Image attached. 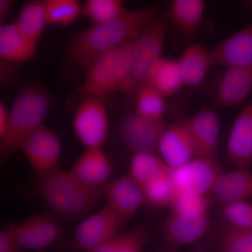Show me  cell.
Wrapping results in <instances>:
<instances>
[{
  "instance_id": "cell-34",
  "label": "cell",
  "mask_w": 252,
  "mask_h": 252,
  "mask_svg": "<svg viewBox=\"0 0 252 252\" xmlns=\"http://www.w3.org/2000/svg\"><path fill=\"white\" fill-rule=\"evenodd\" d=\"M147 233L142 228H137L116 238L114 252H142L147 239Z\"/></svg>"
},
{
  "instance_id": "cell-38",
  "label": "cell",
  "mask_w": 252,
  "mask_h": 252,
  "mask_svg": "<svg viewBox=\"0 0 252 252\" xmlns=\"http://www.w3.org/2000/svg\"><path fill=\"white\" fill-rule=\"evenodd\" d=\"M117 236L115 238L112 239V240H109V241L107 242V243L102 244L100 246L97 247L95 249H94V250L89 252H115V248H116V238H117Z\"/></svg>"
},
{
  "instance_id": "cell-9",
  "label": "cell",
  "mask_w": 252,
  "mask_h": 252,
  "mask_svg": "<svg viewBox=\"0 0 252 252\" xmlns=\"http://www.w3.org/2000/svg\"><path fill=\"white\" fill-rule=\"evenodd\" d=\"M36 175H43L59 168L62 144L59 135L42 126L28 136L20 150Z\"/></svg>"
},
{
  "instance_id": "cell-27",
  "label": "cell",
  "mask_w": 252,
  "mask_h": 252,
  "mask_svg": "<svg viewBox=\"0 0 252 252\" xmlns=\"http://www.w3.org/2000/svg\"><path fill=\"white\" fill-rule=\"evenodd\" d=\"M135 111L142 117L154 121H163L167 111L166 97L150 84L142 86L136 91Z\"/></svg>"
},
{
  "instance_id": "cell-40",
  "label": "cell",
  "mask_w": 252,
  "mask_h": 252,
  "mask_svg": "<svg viewBox=\"0 0 252 252\" xmlns=\"http://www.w3.org/2000/svg\"><path fill=\"white\" fill-rule=\"evenodd\" d=\"M193 252H205L204 250H201V249H196V250H194Z\"/></svg>"
},
{
  "instance_id": "cell-10",
  "label": "cell",
  "mask_w": 252,
  "mask_h": 252,
  "mask_svg": "<svg viewBox=\"0 0 252 252\" xmlns=\"http://www.w3.org/2000/svg\"><path fill=\"white\" fill-rule=\"evenodd\" d=\"M166 126L164 120H152L134 111L123 119L119 135L123 143L132 154L156 152Z\"/></svg>"
},
{
  "instance_id": "cell-23",
  "label": "cell",
  "mask_w": 252,
  "mask_h": 252,
  "mask_svg": "<svg viewBox=\"0 0 252 252\" xmlns=\"http://www.w3.org/2000/svg\"><path fill=\"white\" fill-rule=\"evenodd\" d=\"M177 62L185 86L192 88L201 86L214 67L210 49L198 43L187 46Z\"/></svg>"
},
{
  "instance_id": "cell-13",
  "label": "cell",
  "mask_w": 252,
  "mask_h": 252,
  "mask_svg": "<svg viewBox=\"0 0 252 252\" xmlns=\"http://www.w3.org/2000/svg\"><path fill=\"white\" fill-rule=\"evenodd\" d=\"M157 151L170 168L180 167L195 157V144L187 120L167 125L160 136Z\"/></svg>"
},
{
  "instance_id": "cell-41",
  "label": "cell",
  "mask_w": 252,
  "mask_h": 252,
  "mask_svg": "<svg viewBox=\"0 0 252 252\" xmlns=\"http://www.w3.org/2000/svg\"><path fill=\"white\" fill-rule=\"evenodd\" d=\"M40 1H48V0H40Z\"/></svg>"
},
{
  "instance_id": "cell-18",
  "label": "cell",
  "mask_w": 252,
  "mask_h": 252,
  "mask_svg": "<svg viewBox=\"0 0 252 252\" xmlns=\"http://www.w3.org/2000/svg\"><path fill=\"white\" fill-rule=\"evenodd\" d=\"M187 120L195 144V157L215 158L220 147V131L217 111L203 107Z\"/></svg>"
},
{
  "instance_id": "cell-19",
  "label": "cell",
  "mask_w": 252,
  "mask_h": 252,
  "mask_svg": "<svg viewBox=\"0 0 252 252\" xmlns=\"http://www.w3.org/2000/svg\"><path fill=\"white\" fill-rule=\"evenodd\" d=\"M69 171L87 187L104 189L112 175V162L102 147L86 149Z\"/></svg>"
},
{
  "instance_id": "cell-22",
  "label": "cell",
  "mask_w": 252,
  "mask_h": 252,
  "mask_svg": "<svg viewBox=\"0 0 252 252\" xmlns=\"http://www.w3.org/2000/svg\"><path fill=\"white\" fill-rule=\"evenodd\" d=\"M37 41L28 37L15 23H3L0 26V58L7 64L27 62L35 56Z\"/></svg>"
},
{
  "instance_id": "cell-2",
  "label": "cell",
  "mask_w": 252,
  "mask_h": 252,
  "mask_svg": "<svg viewBox=\"0 0 252 252\" xmlns=\"http://www.w3.org/2000/svg\"><path fill=\"white\" fill-rule=\"evenodd\" d=\"M36 196L51 214L61 219H74L91 211L100 201L104 189H93L77 180L70 171H54L37 176Z\"/></svg>"
},
{
  "instance_id": "cell-15",
  "label": "cell",
  "mask_w": 252,
  "mask_h": 252,
  "mask_svg": "<svg viewBox=\"0 0 252 252\" xmlns=\"http://www.w3.org/2000/svg\"><path fill=\"white\" fill-rule=\"evenodd\" d=\"M107 205L122 225L130 220L145 203L144 192L130 175L122 176L104 187Z\"/></svg>"
},
{
  "instance_id": "cell-42",
  "label": "cell",
  "mask_w": 252,
  "mask_h": 252,
  "mask_svg": "<svg viewBox=\"0 0 252 252\" xmlns=\"http://www.w3.org/2000/svg\"></svg>"
},
{
  "instance_id": "cell-1",
  "label": "cell",
  "mask_w": 252,
  "mask_h": 252,
  "mask_svg": "<svg viewBox=\"0 0 252 252\" xmlns=\"http://www.w3.org/2000/svg\"><path fill=\"white\" fill-rule=\"evenodd\" d=\"M162 4L143 9H126L119 17L94 24L73 36L66 58L73 65L87 67L96 58L133 40L157 17Z\"/></svg>"
},
{
  "instance_id": "cell-12",
  "label": "cell",
  "mask_w": 252,
  "mask_h": 252,
  "mask_svg": "<svg viewBox=\"0 0 252 252\" xmlns=\"http://www.w3.org/2000/svg\"><path fill=\"white\" fill-rule=\"evenodd\" d=\"M122 223L107 205L82 220L75 229L74 242L91 252L118 235Z\"/></svg>"
},
{
  "instance_id": "cell-33",
  "label": "cell",
  "mask_w": 252,
  "mask_h": 252,
  "mask_svg": "<svg viewBox=\"0 0 252 252\" xmlns=\"http://www.w3.org/2000/svg\"><path fill=\"white\" fill-rule=\"evenodd\" d=\"M211 202L208 196H198L177 192L171 210L193 212V213H208Z\"/></svg>"
},
{
  "instance_id": "cell-6",
  "label": "cell",
  "mask_w": 252,
  "mask_h": 252,
  "mask_svg": "<svg viewBox=\"0 0 252 252\" xmlns=\"http://www.w3.org/2000/svg\"><path fill=\"white\" fill-rule=\"evenodd\" d=\"M252 91V66L228 67L212 77L209 84L210 101L220 108L242 105Z\"/></svg>"
},
{
  "instance_id": "cell-21",
  "label": "cell",
  "mask_w": 252,
  "mask_h": 252,
  "mask_svg": "<svg viewBox=\"0 0 252 252\" xmlns=\"http://www.w3.org/2000/svg\"><path fill=\"white\" fill-rule=\"evenodd\" d=\"M211 204L225 205L252 198V171L238 169L222 173L209 195Z\"/></svg>"
},
{
  "instance_id": "cell-24",
  "label": "cell",
  "mask_w": 252,
  "mask_h": 252,
  "mask_svg": "<svg viewBox=\"0 0 252 252\" xmlns=\"http://www.w3.org/2000/svg\"><path fill=\"white\" fill-rule=\"evenodd\" d=\"M149 84L166 97H172L185 87L177 60L162 57L154 67Z\"/></svg>"
},
{
  "instance_id": "cell-26",
  "label": "cell",
  "mask_w": 252,
  "mask_h": 252,
  "mask_svg": "<svg viewBox=\"0 0 252 252\" xmlns=\"http://www.w3.org/2000/svg\"><path fill=\"white\" fill-rule=\"evenodd\" d=\"M14 23L25 35L38 42L49 25L45 2L32 0L23 4Z\"/></svg>"
},
{
  "instance_id": "cell-29",
  "label": "cell",
  "mask_w": 252,
  "mask_h": 252,
  "mask_svg": "<svg viewBox=\"0 0 252 252\" xmlns=\"http://www.w3.org/2000/svg\"><path fill=\"white\" fill-rule=\"evenodd\" d=\"M170 172L142 189L145 203L155 207L171 208L177 190L170 177Z\"/></svg>"
},
{
  "instance_id": "cell-35",
  "label": "cell",
  "mask_w": 252,
  "mask_h": 252,
  "mask_svg": "<svg viewBox=\"0 0 252 252\" xmlns=\"http://www.w3.org/2000/svg\"><path fill=\"white\" fill-rule=\"evenodd\" d=\"M19 249L16 226L0 232V252H17Z\"/></svg>"
},
{
  "instance_id": "cell-3",
  "label": "cell",
  "mask_w": 252,
  "mask_h": 252,
  "mask_svg": "<svg viewBox=\"0 0 252 252\" xmlns=\"http://www.w3.org/2000/svg\"><path fill=\"white\" fill-rule=\"evenodd\" d=\"M54 97L41 85L27 84L21 87L11 109L6 133L0 139V158L4 162L18 152L29 136L44 126Z\"/></svg>"
},
{
  "instance_id": "cell-8",
  "label": "cell",
  "mask_w": 252,
  "mask_h": 252,
  "mask_svg": "<svg viewBox=\"0 0 252 252\" xmlns=\"http://www.w3.org/2000/svg\"><path fill=\"white\" fill-rule=\"evenodd\" d=\"M73 129L86 149L102 147L109 132V117L103 99L86 97L73 118Z\"/></svg>"
},
{
  "instance_id": "cell-31",
  "label": "cell",
  "mask_w": 252,
  "mask_h": 252,
  "mask_svg": "<svg viewBox=\"0 0 252 252\" xmlns=\"http://www.w3.org/2000/svg\"><path fill=\"white\" fill-rule=\"evenodd\" d=\"M219 247L221 252H252V230L228 225L220 232Z\"/></svg>"
},
{
  "instance_id": "cell-36",
  "label": "cell",
  "mask_w": 252,
  "mask_h": 252,
  "mask_svg": "<svg viewBox=\"0 0 252 252\" xmlns=\"http://www.w3.org/2000/svg\"><path fill=\"white\" fill-rule=\"evenodd\" d=\"M9 122V109L3 102H0V139L6 133Z\"/></svg>"
},
{
  "instance_id": "cell-37",
  "label": "cell",
  "mask_w": 252,
  "mask_h": 252,
  "mask_svg": "<svg viewBox=\"0 0 252 252\" xmlns=\"http://www.w3.org/2000/svg\"><path fill=\"white\" fill-rule=\"evenodd\" d=\"M15 0H0V22L5 23Z\"/></svg>"
},
{
  "instance_id": "cell-25",
  "label": "cell",
  "mask_w": 252,
  "mask_h": 252,
  "mask_svg": "<svg viewBox=\"0 0 252 252\" xmlns=\"http://www.w3.org/2000/svg\"><path fill=\"white\" fill-rule=\"evenodd\" d=\"M170 167L156 152H143L132 154L128 175L141 188L167 175Z\"/></svg>"
},
{
  "instance_id": "cell-11",
  "label": "cell",
  "mask_w": 252,
  "mask_h": 252,
  "mask_svg": "<svg viewBox=\"0 0 252 252\" xmlns=\"http://www.w3.org/2000/svg\"><path fill=\"white\" fill-rule=\"evenodd\" d=\"M210 224L208 213L171 210L162 226V236L170 248L177 250L203 238Z\"/></svg>"
},
{
  "instance_id": "cell-39",
  "label": "cell",
  "mask_w": 252,
  "mask_h": 252,
  "mask_svg": "<svg viewBox=\"0 0 252 252\" xmlns=\"http://www.w3.org/2000/svg\"><path fill=\"white\" fill-rule=\"evenodd\" d=\"M240 1L245 6L252 9V0H240Z\"/></svg>"
},
{
  "instance_id": "cell-14",
  "label": "cell",
  "mask_w": 252,
  "mask_h": 252,
  "mask_svg": "<svg viewBox=\"0 0 252 252\" xmlns=\"http://www.w3.org/2000/svg\"><path fill=\"white\" fill-rule=\"evenodd\" d=\"M15 226L20 249L27 250L49 248L62 233L61 220L52 214L31 217Z\"/></svg>"
},
{
  "instance_id": "cell-17",
  "label": "cell",
  "mask_w": 252,
  "mask_h": 252,
  "mask_svg": "<svg viewBox=\"0 0 252 252\" xmlns=\"http://www.w3.org/2000/svg\"><path fill=\"white\" fill-rule=\"evenodd\" d=\"M213 66H252V23L248 25L210 49Z\"/></svg>"
},
{
  "instance_id": "cell-16",
  "label": "cell",
  "mask_w": 252,
  "mask_h": 252,
  "mask_svg": "<svg viewBox=\"0 0 252 252\" xmlns=\"http://www.w3.org/2000/svg\"><path fill=\"white\" fill-rule=\"evenodd\" d=\"M225 154L236 168L249 169L252 164V103L246 104L230 127Z\"/></svg>"
},
{
  "instance_id": "cell-20",
  "label": "cell",
  "mask_w": 252,
  "mask_h": 252,
  "mask_svg": "<svg viewBox=\"0 0 252 252\" xmlns=\"http://www.w3.org/2000/svg\"><path fill=\"white\" fill-rule=\"evenodd\" d=\"M165 4L170 28L181 35H196L205 24V0H165Z\"/></svg>"
},
{
  "instance_id": "cell-30",
  "label": "cell",
  "mask_w": 252,
  "mask_h": 252,
  "mask_svg": "<svg viewBox=\"0 0 252 252\" xmlns=\"http://www.w3.org/2000/svg\"><path fill=\"white\" fill-rule=\"evenodd\" d=\"M124 0H86L82 15L93 24L107 22L125 12Z\"/></svg>"
},
{
  "instance_id": "cell-5",
  "label": "cell",
  "mask_w": 252,
  "mask_h": 252,
  "mask_svg": "<svg viewBox=\"0 0 252 252\" xmlns=\"http://www.w3.org/2000/svg\"><path fill=\"white\" fill-rule=\"evenodd\" d=\"M170 29L165 1L161 10L132 42L130 94L148 84L154 67L163 56L164 46Z\"/></svg>"
},
{
  "instance_id": "cell-7",
  "label": "cell",
  "mask_w": 252,
  "mask_h": 252,
  "mask_svg": "<svg viewBox=\"0 0 252 252\" xmlns=\"http://www.w3.org/2000/svg\"><path fill=\"white\" fill-rule=\"evenodd\" d=\"M223 173L215 158L195 157L175 168L170 177L177 192L198 196H209L220 176Z\"/></svg>"
},
{
  "instance_id": "cell-28",
  "label": "cell",
  "mask_w": 252,
  "mask_h": 252,
  "mask_svg": "<svg viewBox=\"0 0 252 252\" xmlns=\"http://www.w3.org/2000/svg\"><path fill=\"white\" fill-rule=\"evenodd\" d=\"M44 2L49 25L65 27L82 15L83 6L79 0H48Z\"/></svg>"
},
{
  "instance_id": "cell-32",
  "label": "cell",
  "mask_w": 252,
  "mask_h": 252,
  "mask_svg": "<svg viewBox=\"0 0 252 252\" xmlns=\"http://www.w3.org/2000/svg\"><path fill=\"white\" fill-rule=\"evenodd\" d=\"M221 215L228 225L252 230V204L248 200L225 204L222 207Z\"/></svg>"
},
{
  "instance_id": "cell-4",
  "label": "cell",
  "mask_w": 252,
  "mask_h": 252,
  "mask_svg": "<svg viewBox=\"0 0 252 252\" xmlns=\"http://www.w3.org/2000/svg\"><path fill=\"white\" fill-rule=\"evenodd\" d=\"M132 41L101 54L86 67L82 88L86 97L103 99L117 92L129 95Z\"/></svg>"
}]
</instances>
